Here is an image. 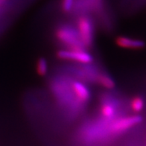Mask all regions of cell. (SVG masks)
Here are the masks:
<instances>
[{
  "instance_id": "cell-3",
  "label": "cell",
  "mask_w": 146,
  "mask_h": 146,
  "mask_svg": "<svg viewBox=\"0 0 146 146\" xmlns=\"http://www.w3.org/2000/svg\"><path fill=\"white\" fill-rule=\"evenodd\" d=\"M54 43L60 49L71 51H88L79 36L76 26L68 22H60L53 30Z\"/></svg>"
},
{
  "instance_id": "cell-1",
  "label": "cell",
  "mask_w": 146,
  "mask_h": 146,
  "mask_svg": "<svg viewBox=\"0 0 146 146\" xmlns=\"http://www.w3.org/2000/svg\"><path fill=\"white\" fill-rule=\"evenodd\" d=\"M73 80L68 75L56 72L49 78L48 84L56 104L69 121L75 120L84 114L87 106L75 96L72 87Z\"/></svg>"
},
{
  "instance_id": "cell-11",
  "label": "cell",
  "mask_w": 146,
  "mask_h": 146,
  "mask_svg": "<svg viewBox=\"0 0 146 146\" xmlns=\"http://www.w3.org/2000/svg\"><path fill=\"white\" fill-rule=\"evenodd\" d=\"M36 72L37 75L40 77H44L48 72V61L43 57L39 58L36 62Z\"/></svg>"
},
{
  "instance_id": "cell-10",
  "label": "cell",
  "mask_w": 146,
  "mask_h": 146,
  "mask_svg": "<svg viewBox=\"0 0 146 146\" xmlns=\"http://www.w3.org/2000/svg\"><path fill=\"white\" fill-rule=\"evenodd\" d=\"M96 84L104 87L108 90H113L115 87V83L113 78L112 77L109 73H108L105 70H103V69H102L98 74Z\"/></svg>"
},
{
  "instance_id": "cell-13",
  "label": "cell",
  "mask_w": 146,
  "mask_h": 146,
  "mask_svg": "<svg viewBox=\"0 0 146 146\" xmlns=\"http://www.w3.org/2000/svg\"><path fill=\"white\" fill-rule=\"evenodd\" d=\"M75 0H60V10L62 13L70 15L72 11Z\"/></svg>"
},
{
  "instance_id": "cell-5",
  "label": "cell",
  "mask_w": 146,
  "mask_h": 146,
  "mask_svg": "<svg viewBox=\"0 0 146 146\" xmlns=\"http://www.w3.org/2000/svg\"><path fill=\"white\" fill-rule=\"evenodd\" d=\"M75 25L85 48L88 51L93 48L96 36V22L94 17L90 14L79 16L76 18Z\"/></svg>"
},
{
  "instance_id": "cell-4",
  "label": "cell",
  "mask_w": 146,
  "mask_h": 146,
  "mask_svg": "<svg viewBox=\"0 0 146 146\" xmlns=\"http://www.w3.org/2000/svg\"><path fill=\"white\" fill-rule=\"evenodd\" d=\"M102 68L98 64H69L60 66L57 72L68 75L74 80L80 81L86 84H96L97 78Z\"/></svg>"
},
{
  "instance_id": "cell-7",
  "label": "cell",
  "mask_w": 146,
  "mask_h": 146,
  "mask_svg": "<svg viewBox=\"0 0 146 146\" xmlns=\"http://www.w3.org/2000/svg\"><path fill=\"white\" fill-rule=\"evenodd\" d=\"M56 58L60 60L75 62L77 64H91L94 62V58L89 52V51H71L60 49L56 52Z\"/></svg>"
},
{
  "instance_id": "cell-9",
  "label": "cell",
  "mask_w": 146,
  "mask_h": 146,
  "mask_svg": "<svg viewBox=\"0 0 146 146\" xmlns=\"http://www.w3.org/2000/svg\"><path fill=\"white\" fill-rule=\"evenodd\" d=\"M119 47L126 49H140L145 46V42L139 39L131 38L127 36H119L115 40Z\"/></svg>"
},
{
  "instance_id": "cell-2",
  "label": "cell",
  "mask_w": 146,
  "mask_h": 146,
  "mask_svg": "<svg viewBox=\"0 0 146 146\" xmlns=\"http://www.w3.org/2000/svg\"><path fill=\"white\" fill-rule=\"evenodd\" d=\"M110 120L101 115L86 119L78 128L75 137L84 146H102L115 139L110 131Z\"/></svg>"
},
{
  "instance_id": "cell-14",
  "label": "cell",
  "mask_w": 146,
  "mask_h": 146,
  "mask_svg": "<svg viewBox=\"0 0 146 146\" xmlns=\"http://www.w3.org/2000/svg\"><path fill=\"white\" fill-rule=\"evenodd\" d=\"M5 2H7V0H0V8L5 3Z\"/></svg>"
},
{
  "instance_id": "cell-6",
  "label": "cell",
  "mask_w": 146,
  "mask_h": 146,
  "mask_svg": "<svg viewBox=\"0 0 146 146\" xmlns=\"http://www.w3.org/2000/svg\"><path fill=\"white\" fill-rule=\"evenodd\" d=\"M142 121L141 115H125L112 120L110 123V131L115 139Z\"/></svg>"
},
{
  "instance_id": "cell-8",
  "label": "cell",
  "mask_w": 146,
  "mask_h": 146,
  "mask_svg": "<svg viewBox=\"0 0 146 146\" xmlns=\"http://www.w3.org/2000/svg\"><path fill=\"white\" fill-rule=\"evenodd\" d=\"M73 92L79 101L87 104L91 100V91L86 84L77 80H73L72 83Z\"/></svg>"
},
{
  "instance_id": "cell-12",
  "label": "cell",
  "mask_w": 146,
  "mask_h": 146,
  "mask_svg": "<svg viewBox=\"0 0 146 146\" xmlns=\"http://www.w3.org/2000/svg\"><path fill=\"white\" fill-rule=\"evenodd\" d=\"M129 106L133 111L135 113H139L144 109L145 100L141 96H135L131 99Z\"/></svg>"
}]
</instances>
